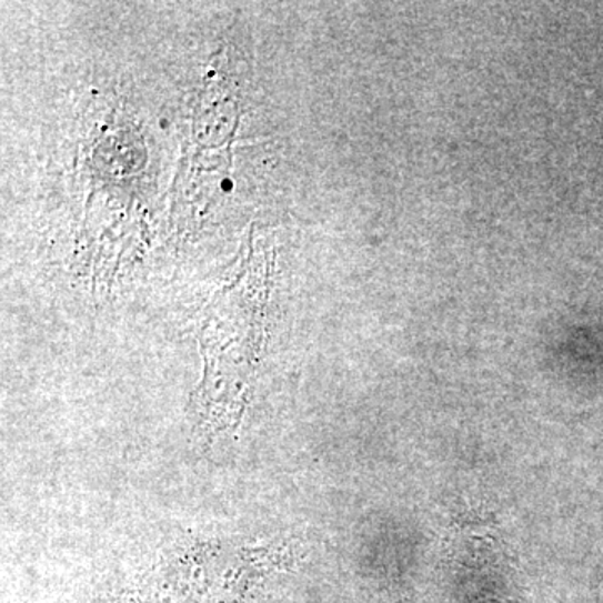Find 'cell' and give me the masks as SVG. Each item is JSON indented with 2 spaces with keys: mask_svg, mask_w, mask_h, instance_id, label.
Returning <instances> with one entry per match:
<instances>
[{
  "mask_svg": "<svg viewBox=\"0 0 603 603\" xmlns=\"http://www.w3.org/2000/svg\"><path fill=\"white\" fill-rule=\"evenodd\" d=\"M220 187H222L223 191H232L235 184H233V181L230 180V178H225V180L222 181V184H220Z\"/></svg>",
  "mask_w": 603,
  "mask_h": 603,
  "instance_id": "6da1fadb",
  "label": "cell"
}]
</instances>
